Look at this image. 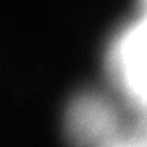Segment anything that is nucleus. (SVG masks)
I'll use <instances>...</instances> for the list:
<instances>
[{
  "label": "nucleus",
  "instance_id": "nucleus-2",
  "mask_svg": "<svg viewBox=\"0 0 147 147\" xmlns=\"http://www.w3.org/2000/svg\"><path fill=\"white\" fill-rule=\"evenodd\" d=\"M64 127L77 147H110L121 137V118L105 96L82 93L65 111Z\"/></svg>",
  "mask_w": 147,
  "mask_h": 147
},
{
  "label": "nucleus",
  "instance_id": "nucleus-1",
  "mask_svg": "<svg viewBox=\"0 0 147 147\" xmlns=\"http://www.w3.org/2000/svg\"><path fill=\"white\" fill-rule=\"evenodd\" d=\"M106 69L132 108L146 105V20L137 18L123 28L111 41L106 54Z\"/></svg>",
  "mask_w": 147,
  "mask_h": 147
},
{
  "label": "nucleus",
  "instance_id": "nucleus-3",
  "mask_svg": "<svg viewBox=\"0 0 147 147\" xmlns=\"http://www.w3.org/2000/svg\"><path fill=\"white\" fill-rule=\"evenodd\" d=\"M110 147H146L144 146V132L142 129L137 134L131 137V139H127V141H116L115 144H111Z\"/></svg>",
  "mask_w": 147,
  "mask_h": 147
}]
</instances>
